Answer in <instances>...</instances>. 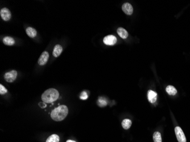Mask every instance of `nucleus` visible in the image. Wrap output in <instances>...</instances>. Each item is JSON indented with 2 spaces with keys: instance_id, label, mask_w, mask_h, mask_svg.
Segmentation results:
<instances>
[{
  "instance_id": "nucleus-1",
  "label": "nucleus",
  "mask_w": 190,
  "mask_h": 142,
  "mask_svg": "<svg viewBox=\"0 0 190 142\" xmlns=\"http://www.w3.org/2000/svg\"><path fill=\"white\" fill-rule=\"evenodd\" d=\"M68 113V109L66 105H60L54 109L51 113V118L55 121H62L66 118Z\"/></svg>"
},
{
  "instance_id": "nucleus-2",
  "label": "nucleus",
  "mask_w": 190,
  "mask_h": 142,
  "mask_svg": "<svg viewBox=\"0 0 190 142\" xmlns=\"http://www.w3.org/2000/svg\"><path fill=\"white\" fill-rule=\"evenodd\" d=\"M59 94L57 90L54 88H50L46 90L42 95V100L45 103H51L59 98Z\"/></svg>"
},
{
  "instance_id": "nucleus-3",
  "label": "nucleus",
  "mask_w": 190,
  "mask_h": 142,
  "mask_svg": "<svg viewBox=\"0 0 190 142\" xmlns=\"http://www.w3.org/2000/svg\"><path fill=\"white\" fill-rule=\"evenodd\" d=\"M175 133L177 138L179 142H186V138L182 129L180 127L177 126L175 128Z\"/></svg>"
},
{
  "instance_id": "nucleus-4",
  "label": "nucleus",
  "mask_w": 190,
  "mask_h": 142,
  "mask_svg": "<svg viewBox=\"0 0 190 142\" xmlns=\"http://www.w3.org/2000/svg\"><path fill=\"white\" fill-rule=\"evenodd\" d=\"M17 77V72L15 70L6 72L4 75L5 80L8 83H13Z\"/></svg>"
},
{
  "instance_id": "nucleus-5",
  "label": "nucleus",
  "mask_w": 190,
  "mask_h": 142,
  "mask_svg": "<svg viewBox=\"0 0 190 142\" xmlns=\"http://www.w3.org/2000/svg\"><path fill=\"white\" fill-rule=\"evenodd\" d=\"M103 42L106 45L108 46H113L115 45L117 42V38L116 37L112 35H109L106 37H105L104 39H103Z\"/></svg>"
},
{
  "instance_id": "nucleus-6",
  "label": "nucleus",
  "mask_w": 190,
  "mask_h": 142,
  "mask_svg": "<svg viewBox=\"0 0 190 142\" xmlns=\"http://www.w3.org/2000/svg\"><path fill=\"white\" fill-rule=\"evenodd\" d=\"M0 14L2 19L5 21H8L10 19L11 17V14L9 10L6 8H4L1 10Z\"/></svg>"
},
{
  "instance_id": "nucleus-7",
  "label": "nucleus",
  "mask_w": 190,
  "mask_h": 142,
  "mask_svg": "<svg viewBox=\"0 0 190 142\" xmlns=\"http://www.w3.org/2000/svg\"><path fill=\"white\" fill-rule=\"evenodd\" d=\"M48 58H49L48 53L46 51H44L38 59V64L40 66H45L47 63Z\"/></svg>"
},
{
  "instance_id": "nucleus-8",
  "label": "nucleus",
  "mask_w": 190,
  "mask_h": 142,
  "mask_svg": "<svg viewBox=\"0 0 190 142\" xmlns=\"http://www.w3.org/2000/svg\"><path fill=\"white\" fill-rule=\"evenodd\" d=\"M122 9L123 10L124 13L128 16H130L133 14V6H132V5L130 4H129L128 2L124 3L122 6Z\"/></svg>"
},
{
  "instance_id": "nucleus-9",
  "label": "nucleus",
  "mask_w": 190,
  "mask_h": 142,
  "mask_svg": "<svg viewBox=\"0 0 190 142\" xmlns=\"http://www.w3.org/2000/svg\"><path fill=\"white\" fill-rule=\"evenodd\" d=\"M147 99L150 102L153 104L156 102L157 99V94L156 92L152 91V90H149L147 92Z\"/></svg>"
},
{
  "instance_id": "nucleus-10",
  "label": "nucleus",
  "mask_w": 190,
  "mask_h": 142,
  "mask_svg": "<svg viewBox=\"0 0 190 142\" xmlns=\"http://www.w3.org/2000/svg\"><path fill=\"white\" fill-rule=\"evenodd\" d=\"M117 34H118V35L123 39H126L128 38V31L124 29V28H119L117 29Z\"/></svg>"
},
{
  "instance_id": "nucleus-11",
  "label": "nucleus",
  "mask_w": 190,
  "mask_h": 142,
  "mask_svg": "<svg viewBox=\"0 0 190 142\" xmlns=\"http://www.w3.org/2000/svg\"><path fill=\"white\" fill-rule=\"evenodd\" d=\"M62 51H63V48L60 45H56L54 48L53 52H52L54 57H59L60 55L61 54Z\"/></svg>"
},
{
  "instance_id": "nucleus-12",
  "label": "nucleus",
  "mask_w": 190,
  "mask_h": 142,
  "mask_svg": "<svg viewBox=\"0 0 190 142\" xmlns=\"http://www.w3.org/2000/svg\"><path fill=\"white\" fill-rule=\"evenodd\" d=\"M26 34H28V35L30 38H35L37 35L36 30L34 28H32L31 27H29V28H26Z\"/></svg>"
},
{
  "instance_id": "nucleus-13",
  "label": "nucleus",
  "mask_w": 190,
  "mask_h": 142,
  "mask_svg": "<svg viewBox=\"0 0 190 142\" xmlns=\"http://www.w3.org/2000/svg\"><path fill=\"white\" fill-rule=\"evenodd\" d=\"M166 92L170 95H175L177 93V89L172 86V85H169L166 88Z\"/></svg>"
},
{
  "instance_id": "nucleus-14",
  "label": "nucleus",
  "mask_w": 190,
  "mask_h": 142,
  "mask_svg": "<svg viewBox=\"0 0 190 142\" xmlns=\"http://www.w3.org/2000/svg\"><path fill=\"white\" fill-rule=\"evenodd\" d=\"M3 43L7 46H13L15 43L14 39L10 37H6L3 39Z\"/></svg>"
},
{
  "instance_id": "nucleus-15",
  "label": "nucleus",
  "mask_w": 190,
  "mask_h": 142,
  "mask_svg": "<svg viewBox=\"0 0 190 142\" xmlns=\"http://www.w3.org/2000/svg\"><path fill=\"white\" fill-rule=\"evenodd\" d=\"M132 121L129 119H125L122 122V126L125 130L129 129L132 126Z\"/></svg>"
},
{
  "instance_id": "nucleus-16",
  "label": "nucleus",
  "mask_w": 190,
  "mask_h": 142,
  "mask_svg": "<svg viewBox=\"0 0 190 142\" xmlns=\"http://www.w3.org/2000/svg\"><path fill=\"white\" fill-rule=\"evenodd\" d=\"M59 142V137L57 134L51 135L49 136L46 140V142Z\"/></svg>"
},
{
  "instance_id": "nucleus-17",
  "label": "nucleus",
  "mask_w": 190,
  "mask_h": 142,
  "mask_svg": "<svg viewBox=\"0 0 190 142\" xmlns=\"http://www.w3.org/2000/svg\"><path fill=\"white\" fill-rule=\"evenodd\" d=\"M153 141L154 142H162V136L161 133L156 131L153 134Z\"/></svg>"
},
{
  "instance_id": "nucleus-18",
  "label": "nucleus",
  "mask_w": 190,
  "mask_h": 142,
  "mask_svg": "<svg viewBox=\"0 0 190 142\" xmlns=\"http://www.w3.org/2000/svg\"><path fill=\"white\" fill-rule=\"evenodd\" d=\"M107 101L104 98L100 97L99 98L97 101V104L99 105L100 107H104L107 105Z\"/></svg>"
},
{
  "instance_id": "nucleus-19",
  "label": "nucleus",
  "mask_w": 190,
  "mask_h": 142,
  "mask_svg": "<svg viewBox=\"0 0 190 142\" xmlns=\"http://www.w3.org/2000/svg\"><path fill=\"white\" fill-rule=\"evenodd\" d=\"M6 93H8V90L2 85H0V94L1 95H5Z\"/></svg>"
},
{
  "instance_id": "nucleus-20",
  "label": "nucleus",
  "mask_w": 190,
  "mask_h": 142,
  "mask_svg": "<svg viewBox=\"0 0 190 142\" xmlns=\"http://www.w3.org/2000/svg\"><path fill=\"white\" fill-rule=\"evenodd\" d=\"M88 95L87 93H86V92H82L81 95H80V98L81 100H86L88 98Z\"/></svg>"
},
{
  "instance_id": "nucleus-21",
  "label": "nucleus",
  "mask_w": 190,
  "mask_h": 142,
  "mask_svg": "<svg viewBox=\"0 0 190 142\" xmlns=\"http://www.w3.org/2000/svg\"><path fill=\"white\" fill-rule=\"evenodd\" d=\"M45 102H43V103H40L39 105V106H40V107H41V106H42V108H43V107H45L46 106V105L45 104Z\"/></svg>"
},
{
  "instance_id": "nucleus-22",
  "label": "nucleus",
  "mask_w": 190,
  "mask_h": 142,
  "mask_svg": "<svg viewBox=\"0 0 190 142\" xmlns=\"http://www.w3.org/2000/svg\"><path fill=\"white\" fill-rule=\"evenodd\" d=\"M66 142H76L74 141H72V140H68Z\"/></svg>"
}]
</instances>
